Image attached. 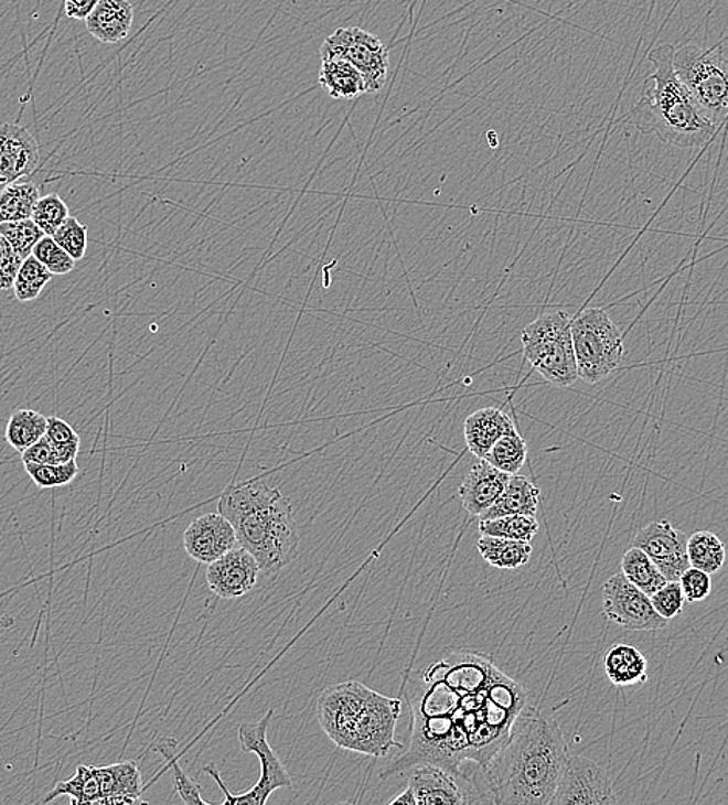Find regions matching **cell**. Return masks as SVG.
Here are the masks:
<instances>
[{
  "label": "cell",
  "instance_id": "obj_45",
  "mask_svg": "<svg viewBox=\"0 0 728 805\" xmlns=\"http://www.w3.org/2000/svg\"><path fill=\"white\" fill-rule=\"evenodd\" d=\"M99 0H64V11L67 18L76 21H86L92 11L97 9Z\"/></svg>",
  "mask_w": 728,
  "mask_h": 805
},
{
  "label": "cell",
  "instance_id": "obj_22",
  "mask_svg": "<svg viewBox=\"0 0 728 805\" xmlns=\"http://www.w3.org/2000/svg\"><path fill=\"white\" fill-rule=\"evenodd\" d=\"M604 673L614 686H632L645 684L647 662L638 647L628 643L612 646L604 655Z\"/></svg>",
  "mask_w": 728,
  "mask_h": 805
},
{
  "label": "cell",
  "instance_id": "obj_2",
  "mask_svg": "<svg viewBox=\"0 0 728 805\" xmlns=\"http://www.w3.org/2000/svg\"><path fill=\"white\" fill-rule=\"evenodd\" d=\"M567 761L569 749L557 720L526 705L501 749L484 766L477 765L462 777L477 792V803L547 805Z\"/></svg>",
  "mask_w": 728,
  "mask_h": 805
},
{
  "label": "cell",
  "instance_id": "obj_29",
  "mask_svg": "<svg viewBox=\"0 0 728 805\" xmlns=\"http://www.w3.org/2000/svg\"><path fill=\"white\" fill-rule=\"evenodd\" d=\"M484 460L502 473L518 474L526 465V440L520 434L518 429H512L494 442L490 451L486 452Z\"/></svg>",
  "mask_w": 728,
  "mask_h": 805
},
{
  "label": "cell",
  "instance_id": "obj_33",
  "mask_svg": "<svg viewBox=\"0 0 728 805\" xmlns=\"http://www.w3.org/2000/svg\"><path fill=\"white\" fill-rule=\"evenodd\" d=\"M52 273L42 266L40 260L30 256L22 264L21 270H19L17 281H14L13 291L19 302L34 301L41 297L45 286L52 279Z\"/></svg>",
  "mask_w": 728,
  "mask_h": 805
},
{
  "label": "cell",
  "instance_id": "obj_1",
  "mask_svg": "<svg viewBox=\"0 0 728 805\" xmlns=\"http://www.w3.org/2000/svg\"><path fill=\"white\" fill-rule=\"evenodd\" d=\"M406 697L411 709L408 747L385 766L383 781L420 764L442 766L458 777L465 764L484 766L527 705L524 686L489 655L473 651H456L432 663Z\"/></svg>",
  "mask_w": 728,
  "mask_h": 805
},
{
  "label": "cell",
  "instance_id": "obj_34",
  "mask_svg": "<svg viewBox=\"0 0 728 805\" xmlns=\"http://www.w3.org/2000/svg\"><path fill=\"white\" fill-rule=\"evenodd\" d=\"M82 443L57 444L52 442L47 436L42 437L40 442L22 452V463H42V465H61L76 460Z\"/></svg>",
  "mask_w": 728,
  "mask_h": 805
},
{
  "label": "cell",
  "instance_id": "obj_8",
  "mask_svg": "<svg viewBox=\"0 0 728 805\" xmlns=\"http://www.w3.org/2000/svg\"><path fill=\"white\" fill-rule=\"evenodd\" d=\"M275 709H268L266 716L258 722H244L239 727V742L244 751L256 754L260 761V777L248 792L240 795H233L229 792L217 766L214 764L206 765L203 772L210 774L217 782L218 787L225 793V799L222 805H264L268 803L271 793L279 788L291 787V776L283 766L281 759L271 749L268 743V727L274 719Z\"/></svg>",
  "mask_w": 728,
  "mask_h": 805
},
{
  "label": "cell",
  "instance_id": "obj_20",
  "mask_svg": "<svg viewBox=\"0 0 728 805\" xmlns=\"http://www.w3.org/2000/svg\"><path fill=\"white\" fill-rule=\"evenodd\" d=\"M515 428L516 425L502 409H479V411L470 414L463 421V439H465L467 450L474 458L484 459L494 442Z\"/></svg>",
  "mask_w": 728,
  "mask_h": 805
},
{
  "label": "cell",
  "instance_id": "obj_23",
  "mask_svg": "<svg viewBox=\"0 0 728 805\" xmlns=\"http://www.w3.org/2000/svg\"><path fill=\"white\" fill-rule=\"evenodd\" d=\"M318 83L329 97L335 99H355L367 94L362 73L343 60L321 61Z\"/></svg>",
  "mask_w": 728,
  "mask_h": 805
},
{
  "label": "cell",
  "instance_id": "obj_35",
  "mask_svg": "<svg viewBox=\"0 0 728 805\" xmlns=\"http://www.w3.org/2000/svg\"><path fill=\"white\" fill-rule=\"evenodd\" d=\"M25 473L40 489H60L71 485L79 474L76 460L61 465H42V463H24Z\"/></svg>",
  "mask_w": 728,
  "mask_h": 805
},
{
  "label": "cell",
  "instance_id": "obj_13",
  "mask_svg": "<svg viewBox=\"0 0 728 805\" xmlns=\"http://www.w3.org/2000/svg\"><path fill=\"white\" fill-rule=\"evenodd\" d=\"M632 546L650 556L666 581H679L689 567L688 536L673 527L670 520L647 524L632 540Z\"/></svg>",
  "mask_w": 728,
  "mask_h": 805
},
{
  "label": "cell",
  "instance_id": "obj_41",
  "mask_svg": "<svg viewBox=\"0 0 728 805\" xmlns=\"http://www.w3.org/2000/svg\"><path fill=\"white\" fill-rule=\"evenodd\" d=\"M679 582L685 601H688V603H700V601L707 600L710 597L711 578L710 573L704 572V570L688 567L682 573Z\"/></svg>",
  "mask_w": 728,
  "mask_h": 805
},
{
  "label": "cell",
  "instance_id": "obj_42",
  "mask_svg": "<svg viewBox=\"0 0 728 805\" xmlns=\"http://www.w3.org/2000/svg\"><path fill=\"white\" fill-rule=\"evenodd\" d=\"M24 258L10 244L6 237L0 234V290L13 289L17 281L19 270H21Z\"/></svg>",
  "mask_w": 728,
  "mask_h": 805
},
{
  "label": "cell",
  "instance_id": "obj_21",
  "mask_svg": "<svg viewBox=\"0 0 728 805\" xmlns=\"http://www.w3.org/2000/svg\"><path fill=\"white\" fill-rule=\"evenodd\" d=\"M539 496H542V492L538 486L527 477L518 474L510 475L504 492L492 507L479 517V520L510 515L535 516L539 507Z\"/></svg>",
  "mask_w": 728,
  "mask_h": 805
},
{
  "label": "cell",
  "instance_id": "obj_19",
  "mask_svg": "<svg viewBox=\"0 0 728 805\" xmlns=\"http://www.w3.org/2000/svg\"><path fill=\"white\" fill-rule=\"evenodd\" d=\"M133 17L136 11L129 0H99L86 19V29L103 44H118L132 32Z\"/></svg>",
  "mask_w": 728,
  "mask_h": 805
},
{
  "label": "cell",
  "instance_id": "obj_15",
  "mask_svg": "<svg viewBox=\"0 0 728 805\" xmlns=\"http://www.w3.org/2000/svg\"><path fill=\"white\" fill-rule=\"evenodd\" d=\"M260 567L247 548L237 546L216 561L208 564L206 582L214 595L236 600L247 595L258 582Z\"/></svg>",
  "mask_w": 728,
  "mask_h": 805
},
{
  "label": "cell",
  "instance_id": "obj_9",
  "mask_svg": "<svg viewBox=\"0 0 728 805\" xmlns=\"http://www.w3.org/2000/svg\"><path fill=\"white\" fill-rule=\"evenodd\" d=\"M402 712V699L371 691L362 708L355 712L341 749L385 758L393 750H402L396 741V727Z\"/></svg>",
  "mask_w": 728,
  "mask_h": 805
},
{
  "label": "cell",
  "instance_id": "obj_11",
  "mask_svg": "<svg viewBox=\"0 0 728 805\" xmlns=\"http://www.w3.org/2000/svg\"><path fill=\"white\" fill-rule=\"evenodd\" d=\"M604 616L628 631L655 632L668 620L655 612L651 597L635 588L623 573L612 575L603 584Z\"/></svg>",
  "mask_w": 728,
  "mask_h": 805
},
{
  "label": "cell",
  "instance_id": "obj_28",
  "mask_svg": "<svg viewBox=\"0 0 728 805\" xmlns=\"http://www.w3.org/2000/svg\"><path fill=\"white\" fill-rule=\"evenodd\" d=\"M622 573L647 597L665 584L666 578L642 548L632 546L622 558Z\"/></svg>",
  "mask_w": 728,
  "mask_h": 805
},
{
  "label": "cell",
  "instance_id": "obj_46",
  "mask_svg": "<svg viewBox=\"0 0 728 805\" xmlns=\"http://www.w3.org/2000/svg\"><path fill=\"white\" fill-rule=\"evenodd\" d=\"M94 772L97 774L99 790H101V797L117 793V781H115V774L113 769H110V765L94 766ZM101 797H99V799H101Z\"/></svg>",
  "mask_w": 728,
  "mask_h": 805
},
{
  "label": "cell",
  "instance_id": "obj_7",
  "mask_svg": "<svg viewBox=\"0 0 728 805\" xmlns=\"http://www.w3.org/2000/svg\"><path fill=\"white\" fill-rule=\"evenodd\" d=\"M578 379L597 385L624 359V335L607 310L585 309L570 322Z\"/></svg>",
  "mask_w": 728,
  "mask_h": 805
},
{
  "label": "cell",
  "instance_id": "obj_5",
  "mask_svg": "<svg viewBox=\"0 0 728 805\" xmlns=\"http://www.w3.org/2000/svg\"><path fill=\"white\" fill-rule=\"evenodd\" d=\"M570 322L572 318L565 310H554L539 314L521 333L524 359L544 382L559 389L574 386L578 379Z\"/></svg>",
  "mask_w": 728,
  "mask_h": 805
},
{
  "label": "cell",
  "instance_id": "obj_25",
  "mask_svg": "<svg viewBox=\"0 0 728 805\" xmlns=\"http://www.w3.org/2000/svg\"><path fill=\"white\" fill-rule=\"evenodd\" d=\"M47 434V417L33 409H18L11 414L6 428V440L19 454L29 450Z\"/></svg>",
  "mask_w": 728,
  "mask_h": 805
},
{
  "label": "cell",
  "instance_id": "obj_12",
  "mask_svg": "<svg viewBox=\"0 0 728 805\" xmlns=\"http://www.w3.org/2000/svg\"><path fill=\"white\" fill-rule=\"evenodd\" d=\"M607 770L585 756H569L552 805L617 804Z\"/></svg>",
  "mask_w": 728,
  "mask_h": 805
},
{
  "label": "cell",
  "instance_id": "obj_30",
  "mask_svg": "<svg viewBox=\"0 0 728 805\" xmlns=\"http://www.w3.org/2000/svg\"><path fill=\"white\" fill-rule=\"evenodd\" d=\"M689 567L707 573H718L726 562V544L711 532H696L688 538Z\"/></svg>",
  "mask_w": 728,
  "mask_h": 805
},
{
  "label": "cell",
  "instance_id": "obj_24",
  "mask_svg": "<svg viewBox=\"0 0 728 805\" xmlns=\"http://www.w3.org/2000/svg\"><path fill=\"white\" fill-rule=\"evenodd\" d=\"M479 554L486 564L500 570H516L531 561V543L482 535L478 539Z\"/></svg>",
  "mask_w": 728,
  "mask_h": 805
},
{
  "label": "cell",
  "instance_id": "obj_40",
  "mask_svg": "<svg viewBox=\"0 0 728 805\" xmlns=\"http://www.w3.org/2000/svg\"><path fill=\"white\" fill-rule=\"evenodd\" d=\"M655 612L665 620L676 619L684 611L685 597L679 581H666L657 592L651 595Z\"/></svg>",
  "mask_w": 728,
  "mask_h": 805
},
{
  "label": "cell",
  "instance_id": "obj_37",
  "mask_svg": "<svg viewBox=\"0 0 728 805\" xmlns=\"http://www.w3.org/2000/svg\"><path fill=\"white\" fill-rule=\"evenodd\" d=\"M0 234L13 245L14 250L24 259L33 255V248L45 236L44 232H42L40 226L34 224L32 218L0 224Z\"/></svg>",
  "mask_w": 728,
  "mask_h": 805
},
{
  "label": "cell",
  "instance_id": "obj_31",
  "mask_svg": "<svg viewBox=\"0 0 728 805\" xmlns=\"http://www.w3.org/2000/svg\"><path fill=\"white\" fill-rule=\"evenodd\" d=\"M156 750L167 759L172 773V784H174L175 793H178L180 799L185 804L208 805V801L203 799L201 785L191 780L179 764L178 741L168 738V736H162L156 743Z\"/></svg>",
  "mask_w": 728,
  "mask_h": 805
},
{
  "label": "cell",
  "instance_id": "obj_38",
  "mask_svg": "<svg viewBox=\"0 0 728 805\" xmlns=\"http://www.w3.org/2000/svg\"><path fill=\"white\" fill-rule=\"evenodd\" d=\"M33 256L52 275H68L75 268L76 260L64 248L56 244L52 236H44L33 248Z\"/></svg>",
  "mask_w": 728,
  "mask_h": 805
},
{
  "label": "cell",
  "instance_id": "obj_44",
  "mask_svg": "<svg viewBox=\"0 0 728 805\" xmlns=\"http://www.w3.org/2000/svg\"><path fill=\"white\" fill-rule=\"evenodd\" d=\"M45 436L57 444L82 443L78 432L67 421L56 416L47 417V434Z\"/></svg>",
  "mask_w": 728,
  "mask_h": 805
},
{
  "label": "cell",
  "instance_id": "obj_39",
  "mask_svg": "<svg viewBox=\"0 0 728 805\" xmlns=\"http://www.w3.org/2000/svg\"><path fill=\"white\" fill-rule=\"evenodd\" d=\"M87 233H89L87 226L71 216L52 237L73 259L82 260L87 253Z\"/></svg>",
  "mask_w": 728,
  "mask_h": 805
},
{
  "label": "cell",
  "instance_id": "obj_14",
  "mask_svg": "<svg viewBox=\"0 0 728 805\" xmlns=\"http://www.w3.org/2000/svg\"><path fill=\"white\" fill-rule=\"evenodd\" d=\"M408 787L390 805H462L469 803L458 784V776L431 764L409 770Z\"/></svg>",
  "mask_w": 728,
  "mask_h": 805
},
{
  "label": "cell",
  "instance_id": "obj_26",
  "mask_svg": "<svg viewBox=\"0 0 728 805\" xmlns=\"http://www.w3.org/2000/svg\"><path fill=\"white\" fill-rule=\"evenodd\" d=\"M42 197L40 186L17 182L0 191V224L32 218L34 206Z\"/></svg>",
  "mask_w": 728,
  "mask_h": 805
},
{
  "label": "cell",
  "instance_id": "obj_27",
  "mask_svg": "<svg viewBox=\"0 0 728 805\" xmlns=\"http://www.w3.org/2000/svg\"><path fill=\"white\" fill-rule=\"evenodd\" d=\"M68 796L73 805L97 804L101 797V790L94 772V766L79 765L71 780L57 782L42 804L52 803L56 797Z\"/></svg>",
  "mask_w": 728,
  "mask_h": 805
},
{
  "label": "cell",
  "instance_id": "obj_47",
  "mask_svg": "<svg viewBox=\"0 0 728 805\" xmlns=\"http://www.w3.org/2000/svg\"><path fill=\"white\" fill-rule=\"evenodd\" d=\"M98 805H136V804H146L143 799H138V797L126 795V793H114V795L101 797V799L98 801Z\"/></svg>",
  "mask_w": 728,
  "mask_h": 805
},
{
  "label": "cell",
  "instance_id": "obj_43",
  "mask_svg": "<svg viewBox=\"0 0 728 805\" xmlns=\"http://www.w3.org/2000/svg\"><path fill=\"white\" fill-rule=\"evenodd\" d=\"M117 781V793H126V795L138 797L141 799L143 793V777H141L140 769L133 761L118 762L110 765Z\"/></svg>",
  "mask_w": 728,
  "mask_h": 805
},
{
  "label": "cell",
  "instance_id": "obj_10",
  "mask_svg": "<svg viewBox=\"0 0 728 805\" xmlns=\"http://www.w3.org/2000/svg\"><path fill=\"white\" fill-rule=\"evenodd\" d=\"M321 61L343 60L362 73L367 94L385 87L389 73V49L375 34L360 26H343L325 37L320 49Z\"/></svg>",
  "mask_w": 728,
  "mask_h": 805
},
{
  "label": "cell",
  "instance_id": "obj_36",
  "mask_svg": "<svg viewBox=\"0 0 728 805\" xmlns=\"http://www.w3.org/2000/svg\"><path fill=\"white\" fill-rule=\"evenodd\" d=\"M68 217L71 210L57 194L42 195L32 214V221L40 226L45 236H53Z\"/></svg>",
  "mask_w": 728,
  "mask_h": 805
},
{
  "label": "cell",
  "instance_id": "obj_17",
  "mask_svg": "<svg viewBox=\"0 0 728 805\" xmlns=\"http://www.w3.org/2000/svg\"><path fill=\"white\" fill-rule=\"evenodd\" d=\"M36 138L21 125L0 126V191L32 175L40 163Z\"/></svg>",
  "mask_w": 728,
  "mask_h": 805
},
{
  "label": "cell",
  "instance_id": "obj_32",
  "mask_svg": "<svg viewBox=\"0 0 728 805\" xmlns=\"http://www.w3.org/2000/svg\"><path fill=\"white\" fill-rule=\"evenodd\" d=\"M538 530L539 524L535 516L510 515L479 520V532L482 535L496 536V538L531 543Z\"/></svg>",
  "mask_w": 728,
  "mask_h": 805
},
{
  "label": "cell",
  "instance_id": "obj_6",
  "mask_svg": "<svg viewBox=\"0 0 728 805\" xmlns=\"http://www.w3.org/2000/svg\"><path fill=\"white\" fill-rule=\"evenodd\" d=\"M674 68L704 117L718 128L727 122L728 55L722 45H684L674 53Z\"/></svg>",
  "mask_w": 728,
  "mask_h": 805
},
{
  "label": "cell",
  "instance_id": "obj_18",
  "mask_svg": "<svg viewBox=\"0 0 728 805\" xmlns=\"http://www.w3.org/2000/svg\"><path fill=\"white\" fill-rule=\"evenodd\" d=\"M508 479L510 474L502 473L484 459H478L459 486L462 507L479 519L504 492Z\"/></svg>",
  "mask_w": 728,
  "mask_h": 805
},
{
  "label": "cell",
  "instance_id": "obj_3",
  "mask_svg": "<svg viewBox=\"0 0 728 805\" xmlns=\"http://www.w3.org/2000/svg\"><path fill=\"white\" fill-rule=\"evenodd\" d=\"M217 512L235 528L239 546L247 548L271 577L293 561L300 533L290 501L260 479L232 483L218 497Z\"/></svg>",
  "mask_w": 728,
  "mask_h": 805
},
{
  "label": "cell",
  "instance_id": "obj_16",
  "mask_svg": "<svg viewBox=\"0 0 728 805\" xmlns=\"http://www.w3.org/2000/svg\"><path fill=\"white\" fill-rule=\"evenodd\" d=\"M183 546L194 561L211 564L239 546V540L232 523L217 512L194 519L183 533Z\"/></svg>",
  "mask_w": 728,
  "mask_h": 805
},
{
  "label": "cell",
  "instance_id": "obj_4",
  "mask_svg": "<svg viewBox=\"0 0 728 805\" xmlns=\"http://www.w3.org/2000/svg\"><path fill=\"white\" fill-rule=\"evenodd\" d=\"M672 44L651 50L654 72L645 80V94L631 110V120L642 133H654L664 143L682 149L704 148L718 133V126L704 117L674 68Z\"/></svg>",
  "mask_w": 728,
  "mask_h": 805
}]
</instances>
